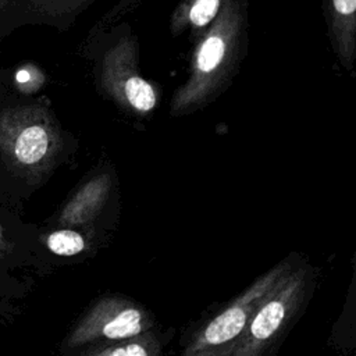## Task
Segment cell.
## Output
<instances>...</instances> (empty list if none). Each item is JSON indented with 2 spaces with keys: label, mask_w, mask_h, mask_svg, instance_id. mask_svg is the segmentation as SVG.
Here are the masks:
<instances>
[{
  "label": "cell",
  "mask_w": 356,
  "mask_h": 356,
  "mask_svg": "<svg viewBox=\"0 0 356 356\" xmlns=\"http://www.w3.org/2000/svg\"><path fill=\"white\" fill-rule=\"evenodd\" d=\"M331 46L342 67L353 71L356 56V0H323Z\"/></svg>",
  "instance_id": "7"
},
{
  "label": "cell",
  "mask_w": 356,
  "mask_h": 356,
  "mask_svg": "<svg viewBox=\"0 0 356 356\" xmlns=\"http://www.w3.org/2000/svg\"><path fill=\"white\" fill-rule=\"evenodd\" d=\"M299 261L286 257L259 275L193 332L179 356H232L252 313Z\"/></svg>",
  "instance_id": "4"
},
{
  "label": "cell",
  "mask_w": 356,
  "mask_h": 356,
  "mask_svg": "<svg viewBox=\"0 0 356 356\" xmlns=\"http://www.w3.org/2000/svg\"><path fill=\"white\" fill-rule=\"evenodd\" d=\"M314 284V268L299 261L252 313L232 356H274L307 306Z\"/></svg>",
  "instance_id": "2"
},
{
  "label": "cell",
  "mask_w": 356,
  "mask_h": 356,
  "mask_svg": "<svg viewBox=\"0 0 356 356\" xmlns=\"http://www.w3.org/2000/svg\"><path fill=\"white\" fill-rule=\"evenodd\" d=\"M154 325L153 314L136 300L121 295H104L78 318L64 346L67 349H85L124 341L153 331Z\"/></svg>",
  "instance_id": "5"
},
{
  "label": "cell",
  "mask_w": 356,
  "mask_h": 356,
  "mask_svg": "<svg viewBox=\"0 0 356 356\" xmlns=\"http://www.w3.org/2000/svg\"><path fill=\"white\" fill-rule=\"evenodd\" d=\"M110 188L108 174H99L83 184L61 209L58 216L61 228H76L92 222L102 211Z\"/></svg>",
  "instance_id": "8"
},
{
  "label": "cell",
  "mask_w": 356,
  "mask_h": 356,
  "mask_svg": "<svg viewBox=\"0 0 356 356\" xmlns=\"http://www.w3.org/2000/svg\"><path fill=\"white\" fill-rule=\"evenodd\" d=\"M46 248L57 256H78L88 249L86 236L75 228H60L47 234Z\"/></svg>",
  "instance_id": "11"
},
{
  "label": "cell",
  "mask_w": 356,
  "mask_h": 356,
  "mask_svg": "<svg viewBox=\"0 0 356 356\" xmlns=\"http://www.w3.org/2000/svg\"><path fill=\"white\" fill-rule=\"evenodd\" d=\"M171 332L149 331L146 334L81 349L78 356H161Z\"/></svg>",
  "instance_id": "10"
},
{
  "label": "cell",
  "mask_w": 356,
  "mask_h": 356,
  "mask_svg": "<svg viewBox=\"0 0 356 356\" xmlns=\"http://www.w3.org/2000/svg\"><path fill=\"white\" fill-rule=\"evenodd\" d=\"M103 92L131 115H147L157 93L138 70V44L134 38L120 39L103 57L100 70Z\"/></svg>",
  "instance_id": "6"
},
{
  "label": "cell",
  "mask_w": 356,
  "mask_h": 356,
  "mask_svg": "<svg viewBox=\"0 0 356 356\" xmlns=\"http://www.w3.org/2000/svg\"><path fill=\"white\" fill-rule=\"evenodd\" d=\"M8 252H10V243L7 242V239L4 236V232L1 229V225H0V259L4 257Z\"/></svg>",
  "instance_id": "12"
},
{
  "label": "cell",
  "mask_w": 356,
  "mask_h": 356,
  "mask_svg": "<svg viewBox=\"0 0 356 356\" xmlns=\"http://www.w3.org/2000/svg\"><path fill=\"white\" fill-rule=\"evenodd\" d=\"M246 0H228L196 43L189 78L174 92L171 115L195 113L217 99L235 76L246 54Z\"/></svg>",
  "instance_id": "1"
},
{
  "label": "cell",
  "mask_w": 356,
  "mask_h": 356,
  "mask_svg": "<svg viewBox=\"0 0 356 356\" xmlns=\"http://www.w3.org/2000/svg\"><path fill=\"white\" fill-rule=\"evenodd\" d=\"M228 0H182L171 15L170 28L174 36L191 29L193 38H200L217 19Z\"/></svg>",
  "instance_id": "9"
},
{
  "label": "cell",
  "mask_w": 356,
  "mask_h": 356,
  "mask_svg": "<svg viewBox=\"0 0 356 356\" xmlns=\"http://www.w3.org/2000/svg\"><path fill=\"white\" fill-rule=\"evenodd\" d=\"M61 147L58 125L46 108H10L0 114V150L10 167L29 181L53 170Z\"/></svg>",
  "instance_id": "3"
}]
</instances>
